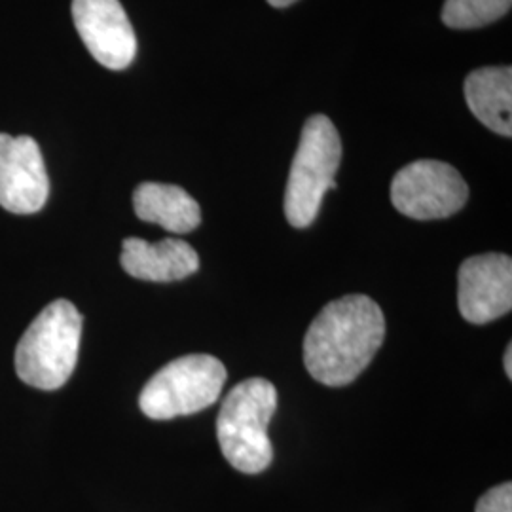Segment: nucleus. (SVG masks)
Listing matches in <instances>:
<instances>
[{
  "mask_svg": "<svg viewBox=\"0 0 512 512\" xmlns=\"http://www.w3.org/2000/svg\"><path fill=\"white\" fill-rule=\"evenodd\" d=\"M385 338L382 308L366 294L332 300L313 319L304 338V363L319 384L355 382Z\"/></svg>",
  "mask_w": 512,
  "mask_h": 512,
  "instance_id": "nucleus-1",
  "label": "nucleus"
},
{
  "mask_svg": "<svg viewBox=\"0 0 512 512\" xmlns=\"http://www.w3.org/2000/svg\"><path fill=\"white\" fill-rule=\"evenodd\" d=\"M277 408V389L264 378L239 382L224 399L217 420V439L226 461L245 475L272 465L274 448L268 425Z\"/></svg>",
  "mask_w": 512,
  "mask_h": 512,
  "instance_id": "nucleus-2",
  "label": "nucleus"
},
{
  "mask_svg": "<svg viewBox=\"0 0 512 512\" xmlns=\"http://www.w3.org/2000/svg\"><path fill=\"white\" fill-rule=\"evenodd\" d=\"M82 321L69 300H55L40 311L16 348L21 382L44 391L67 384L78 361Z\"/></svg>",
  "mask_w": 512,
  "mask_h": 512,
  "instance_id": "nucleus-3",
  "label": "nucleus"
},
{
  "mask_svg": "<svg viewBox=\"0 0 512 512\" xmlns=\"http://www.w3.org/2000/svg\"><path fill=\"white\" fill-rule=\"evenodd\" d=\"M342 160L340 133L327 116L315 114L304 124L285 190V215L294 228L317 219L323 198L336 188Z\"/></svg>",
  "mask_w": 512,
  "mask_h": 512,
  "instance_id": "nucleus-4",
  "label": "nucleus"
},
{
  "mask_svg": "<svg viewBox=\"0 0 512 512\" xmlns=\"http://www.w3.org/2000/svg\"><path fill=\"white\" fill-rule=\"evenodd\" d=\"M226 378V366L217 357L205 353L184 355L148 380L139 406L150 420L190 416L217 403Z\"/></svg>",
  "mask_w": 512,
  "mask_h": 512,
  "instance_id": "nucleus-5",
  "label": "nucleus"
},
{
  "mask_svg": "<svg viewBox=\"0 0 512 512\" xmlns=\"http://www.w3.org/2000/svg\"><path fill=\"white\" fill-rule=\"evenodd\" d=\"M469 186L458 169L437 160L404 165L391 183V202L404 217L448 219L465 207Z\"/></svg>",
  "mask_w": 512,
  "mask_h": 512,
  "instance_id": "nucleus-6",
  "label": "nucleus"
},
{
  "mask_svg": "<svg viewBox=\"0 0 512 512\" xmlns=\"http://www.w3.org/2000/svg\"><path fill=\"white\" fill-rule=\"evenodd\" d=\"M48 196L50 179L37 141L0 133V205L16 215H33Z\"/></svg>",
  "mask_w": 512,
  "mask_h": 512,
  "instance_id": "nucleus-7",
  "label": "nucleus"
},
{
  "mask_svg": "<svg viewBox=\"0 0 512 512\" xmlns=\"http://www.w3.org/2000/svg\"><path fill=\"white\" fill-rule=\"evenodd\" d=\"M74 27L97 63L124 71L137 54V37L120 0H73Z\"/></svg>",
  "mask_w": 512,
  "mask_h": 512,
  "instance_id": "nucleus-8",
  "label": "nucleus"
},
{
  "mask_svg": "<svg viewBox=\"0 0 512 512\" xmlns=\"http://www.w3.org/2000/svg\"><path fill=\"white\" fill-rule=\"evenodd\" d=\"M458 306L465 321L486 325L512 310L511 256L467 258L458 272Z\"/></svg>",
  "mask_w": 512,
  "mask_h": 512,
  "instance_id": "nucleus-9",
  "label": "nucleus"
},
{
  "mask_svg": "<svg viewBox=\"0 0 512 512\" xmlns=\"http://www.w3.org/2000/svg\"><path fill=\"white\" fill-rule=\"evenodd\" d=\"M122 268L141 281L169 283L198 272L200 256L183 239L167 238L148 243L141 238L124 239Z\"/></svg>",
  "mask_w": 512,
  "mask_h": 512,
  "instance_id": "nucleus-10",
  "label": "nucleus"
},
{
  "mask_svg": "<svg viewBox=\"0 0 512 512\" xmlns=\"http://www.w3.org/2000/svg\"><path fill=\"white\" fill-rule=\"evenodd\" d=\"M135 215L173 234L194 232L202 222L198 202L175 184L143 183L133 192Z\"/></svg>",
  "mask_w": 512,
  "mask_h": 512,
  "instance_id": "nucleus-11",
  "label": "nucleus"
},
{
  "mask_svg": "<svg viewBox=\"0 0 512 512\" xmlns=\"http://www.w3.org/2000/svg\"><path fill=\"white\" fill-rule=\"evenodd\" d=\"M465 99L476 118L499 135H512V69L484 67L465 78Z\"/></svg>",
  "mask_w": 512,
  "mask_h": 512,
  "instance_id": "nucleus-12",
  "label": "nucleus"
},
{
  "mask_svg": "<svg viewBox=\"0 0 512 512\" xmlns=\"http://www.w3.org/2000/svg\"><path fill=\"white\" fill-rule=\"evenodd\" d=\"M512 0H446L442 21L450 29H480L503 18Z\"/></svg>",
  "mask_w": 512,
  "mask_h": 512,
  "instance_id": "nucleus-13",
  "label": "nucleus"
},
{
  "mask_svg": "<svg viewBox=\"0 0 512 512\" xmlns=\"http://www.w3.org/2000/svg\"><path fill=\"white\" fill-rule=\"evenodd\" d=\"M476 512H512V484H499L478 499Z\"/></svg>",
  "mask_w": 512,
  "mask_h": 512,
  "instance_id": "nucleus-14",
  "label": "nucleus"
},
{
  "mask_svg": "<svg viewBox=\"0 0 512 512\" xmlns=\"http://www.w3.org/2000/svg\"><path fill=\"white\" fill-rule=\"evenodd\" d=\"M503 365H505V372H507V376L512 378V346L509 344L507 346V351H505V359H503Z\"/></svg>",
  "mask_w": 512,
  "mask_h": 512,
  "instance_id": "nucleus-15",
  "label": "nucleus"
},
{
  "mask_svg": "<svg viewBox=\"0 0 512 512\" xmlns=\"http://www.w3.org/2000/svg\"><path fill=\"white\" fill-rule=\"evenodd\" d=\"M274 8H287V6H291V4H294L296 0H268Z\"/></svg>",
  "mask_w": 512,
  "mask_h": 512,
  "instance_id": "nucleus-16",
  "label": "nucleus"
}]
</instances>
